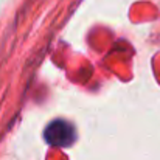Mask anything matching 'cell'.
I'll return each mask as SVG.
<instances>
[{"instance_id":"obj_1","label":"cell","mask_w":160,"mask_h":160,"mask_svg":"<svg viewBox=\"0 0 160 160\" xmlns=\"http://www.w3.org/2000/svg\"><path fill=\"white\" fill-rule=\"evenodd\" d=\"M44 138L50 146L62 148V146H70L76 140V132L72 123L65 120H53L45 128Z\"/></svg>"}]
</instances>
